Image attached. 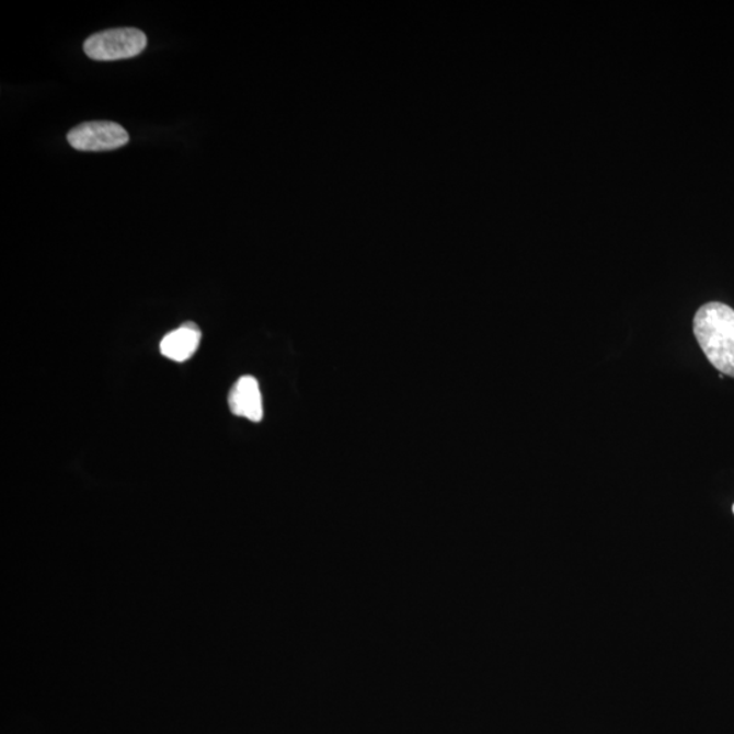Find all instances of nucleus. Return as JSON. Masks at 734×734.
Listing matches in <instances>:
<instances>
[{
    "mask_svg": "<svg viewBox=\"0 0 734 734\" xmlns=\"http://www.w3.org/2000/svg\"><path fill=\"white\" fill-rule=\"evenodd\" d=\"M693 333L710 364L734 378V310L721 302L703 305L693 319Z\"/></svg>",
    "mask_w": 734,
    "mask_h": 734,
    "instance_id": "f257e3e1",
    "label": "nucleus"
},
{
    "mask_svg": "<svg viewBox=\"0 0 734 734\" xmlns=\"http://www.w3.org/2000/svg\"><path fill=\"white\" fill-rule=\"evenodd\" d=\"M147 45V37L142 31L135 27H117L90 36L84 42V54L90 59L112 61L131 59L142 54Z\"/></svg>",
    "mask_w": 734,
    "mask_h": 734,
    "instance_id": "f03ea898",
    "label": "nucleus"
},
{
    "mask_svg": "<svg viewBox=\"0 0 734 734\" xmlns=\"http://www.w3.org/2000/svg\"><path fill=\"white\" fill-rule=\"evenodd\" d=\"M67 140L79 151H111L126 146L129 135L117 123L88 122L73 127Z\"/></svg>",
    "mask_w": 734,
    "mask_h": 734,
    "instance_id": "7ed1b4c3",
    "label": "nucleus"
},
{
    "mask_svg": "<svg viewBox=\"0 0 734 734\" xmlns=\"http://www.w3.org/2000/svg\"><path fill=\"white\" fill-rule=\"evenodd\" d=\"M229 406L236 416L252 422L263 420V399L256 378L244 376L234 383L229 394Z\"/></svg>",
    "mask_w": 734,
    "mask_h": 734,
    "instance_id": "20e7f679",
    "label": "nucleus"
},
{
    "mask_svg": "<svg viewBox=\"0 0 734 734\" xmlns=\"http://www.w3.org/2000/svg\"><path fill=\"white\" fill-rule=\"evenodd\" d=\"M202 341V332L194 323H185L180 329L169 332L161 342L163 357L174 363H185L196 353Z\"/></svg>",
    "mask_w": 734,
    "mask_h": 734,
    "instance_id": "39448f33",
    "label": "nucleus"
},
{
    "mask_svg": "<svg viewBox=\"0 0 734 734\" xmlns=\"http://www.w3.org/2000/svg\"><path fill=\"white\" fill-rule=\"evenodd\" d=\"M733 513H734V505H733Z\"/></svg>",
    "mask_w": 734,
    "mask_h": 734,
    "instance_id": "423d86ee",
    "label": "nucleus"
}]
</instances>
